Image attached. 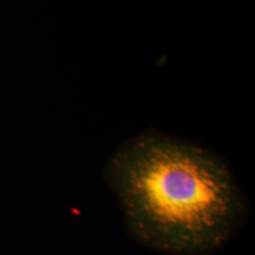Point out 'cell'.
Masks as SVG:
<instances>
[{
  "instance_id": "6da1fadb",
  "label": "cell",
  "mask_w": 255,
  "mask_h": 255,
  "mask_svg": "<svg viewBox=\"0 0 255 255\" xmlns=\"http://www.w3.org/2000/svg\"><path fill=\"white\" fill-rule=\"evenodd\" d=\"M104 180L137 242L171 255H209L238 234L244 194L215 152L177 137L144 131L108 158Z\"/></svg>"
}]
</instances>
